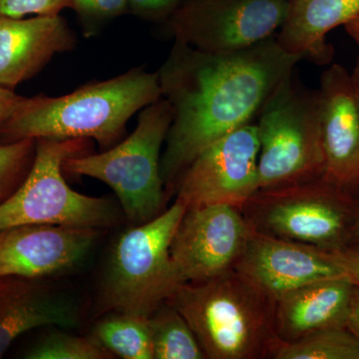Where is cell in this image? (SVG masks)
<instances>
[{"label":"cell","mask_w":359,"mask_h":359,"mask_svg":"<svg viewBox=\"0 0 359 359\" xmlns=\"http://www.w3.org/2000/svg\"><path fill=\"white\" fill-rule=\"evenodd\" d=\"M154 359H205L185 318L165 302L149 316Z\"/></svg>","instance_id":"ffe728a7"},{"label":"cell","mask_w":359,"mask_h":359,"mask_svg":"<svg viewBox=\"0 0 359 359\" xmlns=\"http://www.w3.org/2000/svg\"><path fill=\"white\" fill-rule=\"evenodd\" d=\"M25 97L16 95L6 87L0 86V130L13 116Z\"/></svg>","instance_id":"83f0119b"},{"label":"cell","mask_w":359,"mask_h":359,"mask_svg":"<svg viewBox=\"0 0 359 359\" xmlns=\"http://www.w3.org/2000/svg\"><path fill=\"white\" fill-rule=\"evenodd\" d=\"M98 229L28 224L0 230V276L46 278L83 263Z\"/></svg>","instance_id":"7c38bea8"},{"label":"cell","mask_w":359,"mask_h":359,"mask_svg":"<svg viewBox=\"0 0 359 359\" xmlns=\"http://www.w3.org/2000/svg\"><path fill=\"white\" fill-rule=\"evenodd\" d=\"M186 211V205L176 201L156 218L118 238L101 283V313L149 318L173 294L180 283L170 248Z\"/></svg>","instance_id":"277c9868"},{"label":"cell","mask_w":359,"mask_h":359,"mask_svg":"<svg viewBox=\"0 0 359 359\" xmlns=\"http://www.w3.org/2000/svg\"><path fill=\"white\" fill-rule=\"evenodd\" d=\"M250 231L242 212L233 205L187 210L170 248L180 285L203 282L235 269Z\"/></svg>","instance_id":"8fae6325"},{"label":"cell","mask_w":359,"mask_h":359,"mask_svg":"<svg viewBox=\"0 0 359 359\" xmlns=\"http://www.w3.org/2000/svg\"><path fill=\"white\" fill-rule=\"evenodd\" d=\"M235 269L273 301L302 285L346 276L328 250L252 230Z\"/></svg>","instance_id":"4fadbf2b"},{"label":"cell","mask_w":359,"mask_h":359,"mask_svg":"<svg viewBox=\"0 0 359 359\" xmlns=\"http://www.w3.org/2000/svg\"><path fill=\"white\" fill-rule=\"evenodd\" d=\"M161 98L158 73L136 68L67 95L25 98L0 133L7 142L94 139L107 148L122 136L135 113Z\"/></svg>","instance_id":"7a4b0ae2"},{"label":"cell","mask_w":359,"mask_h":359,"mask_svg":"<svg viewBox=\"0 0 359 359\" xmlns=\"http://www.w3.org/2000/svg\"><path fill=\"white\" fill-rule=\"evenodd\" d=\"M302 60L276 35L233 52L210 53L176 41L158 71L171 126L160 161L165 191L175 192L194 160L219 139L254 122L264 102Z\"/></svg>","instance_id":"6da1fadb"},{"label":"cell","mask_w":359,"mask_h":359,"mask_svg":"<svg viewBox=\"0 0 359 359\" xmlns=\"http://www.w3.org/2000/svg\"><path fill=\"white\" fill-rule=\"evenodd\" d=\"M356 207L349 191L321 178L259 190L240 210L257 233L330 252L346 247Z\"/></svg>","instance_id":"ba28073f"},{"label":"cell","mask_w":359,"mask_h":359,"mask_svg":"<svg viewBox=\"0 0 359 359\" xmlns=\"http://www.w3.org/2000/svg\"><path fill=\"white\" fill-rule=\"evenodd\" d=\"M130 11L142 20L169 18L183 0H128Z\"/></svg>","instance_id":"484cf974"},{"label":"cell","mask_w":359,"mask_h":359,"mask_svg":"<svg viewBox=\"0 0 359 359\" xmlns=\"http://www.w3.org/2000/svg\"><path fill=\"white\" fill-rule=\"evenodd\" d=\"M359 15V0H294L276 35L283 50L316 65H328L334 49L328 33Z\"/></svg>","instance_id":"ac0fdd59"},{"label":"cell","mask_w":359,"mask_h":359,"mask_svg":"<svg viewBox=\"0 0 359 359\" xmlns=\"http://www.w3.org/2000/svg\"><path fill=\"white\" fill-rule=\"evenodd\" d=\"M70 7L82 18L102 20L129 13L128 0H70Z\"/></svg>","instance_id":"d4e9b609"},{"label":"cell","mask_w":359,"mask_h":359,"mask_svg":"<svg viewBox=\"0 0 359 359\" xmlns=\"http://www.w3.org/2000/svg\"><path fill=\"white\" fill-rule=\"evenodd\" d=\"M285 0H187L170 16L176 41L210 52L248 48L273 36L290 11Z\"/></svg>","instance_id":"9c48e42d"},{"label":"cell","mask_w":359,"mask_h":359,"mask_svg":"<svg viewBox=\"0 0 359 359\" xmlns=\"http://www.w3.org/2000/svg\"><path fill=\"white\" fill-rule=\"evenodd\" d=\"M259 190L321 179L320 96L295 80L294 72L271 94L257 115Z\"/></svg>","instance_id":"8992f818"},{"label":"cell","mask_w":359,"mask_h":359,"mask_svg":"<svg viewBox=\"0 0 359 359\" xmlns=\"http://www.w3.org/2000/svg\"><path fill=\"white\" fill-rule=\"evenodd\" d=\"M166 302L185 318L207 358H275L282 346L275 301L238 269L182 283Z\"/></svg>","instance_id":"3957f363"},{"label":"cell","mask_w":359,"mask_h":359,"mask_svg":"<svg viewBox=\"0 0 359 359\" xmlns=\"http://www.w3.org/2000/svg\"><path fill=\"white\" fill-rule=\"evenodd\" d=\"M74 46V35L59 15L27 20L0 15V86H16L55 54Z\"/></svg>","instance_id":"2e32d148"},{"label":"cell","mask_w":359,"mask_h":359,"mask_svg":"<svg viewBox=\"0 0 359 359\" xmlns=\"http://www.w3.org/2000/svg\"><path fill=\"white\" fill-rule=\"evenodd\" d=\"M35 144V139L0 144V205L20 188L29 172Z\"/></svg>","instance_id":"603a6c76"},{"label":"cell","mask_w":359,"mask_h":359,"mask_svg":"<svg viewBox=\"0 0 359 359\" xmlns=\"http://www.w3.org/2000/svg\"><path fill=\"white\" fill-rule=\"evenodd\" d=\"M346 327L353 332L359 339V287L351 302V309L347 316Z\"/></svg>","instance_id":"f1b7e54d"},{"label":"cell","mask_w":359,"mask_h":359,"mask_svg":"<svg viewBox=\"0 0 359 359\" xmlns=\"http://www.w3.org/2000/svg\"><path fill=\"white\" fill-rule=\"evenodd\" d=\"M28 359H110L114 355L93 337L53 332L39 340L25 353Z\"/></svg>","instance_id":"7402d4cb"},{"label":"cell","mask_w":359,"mask_h":359,"mask_svg":"<svg viewBox=\"0 0 359 359\" xmlns=\"http://www.w3.org/2000/svg\"><path fill=\"white\" fill-rule=\"evenodd\" d=\"M358 290L347 276L327 278L285 292L275 301V327L283 344L323 328L346 325Z\"/></svg>","instance_id":"e0dca14e"},{"label":"cell","mask_w":359,"mask_h":359,"mask_svg":"<svg viewBox=\"0 0 359 359\" xmlns=\"http://www.w3.org/2000/svg\"><path fill=\"white\" fill-rule=\"evenodd\" d=\"M346 248L359 250V204L356 207L353 226H351V233H349L348 241H347Z\"/></svg>","instance_id":"f546056e"},{"label":"cell","mask_w":359,"mask_h":359,"mask_svg":"<svg viewBox=\"0 0 359 359\" xmlns=\"http://www.w3.org/2000/svg\"><path fill=\"white\" fill-rule=\"evenodd\" d=\"M79 309L45 278L0 276V358L21 334L41 327L79 325Z\"/></svg>","instance_id":"9a60e30c"},{"label":"cell","mask_w":359,"mask_h":359,"mask_svg":"<svg viewBox=\"0 0 359 359\" xmlns=\"http://www.w3.org/2000/svg\"><path fill=\"white\" fill-rule=\"evenodd\" d=\"M285 1H294V0H285Z\"/></svg>","instance_id":"d6a6232c"},{"label":"cell","mask_w":359,"mask_h":359,"mask_svg":"<svg viewBox=\"0 0 359 359\" xmlns=\"http://www.w3.org/2000/svg\"><path fill=\"white\" fill-rule=\"evenodd\" d=\"M66 7H70V0H0V15L11 18L30 14L55 16Z\"/></svg>","instance_id":"cb8c5ba5"},{"label":"cell","mask_w":359,"mask_h":359,"mask_svg":"<svg viewBox=\"0 0 359 359\" xmlns=\"http://www.w3.org/2000/svg\"><path fill=\"white\" fill-rule=\"evenodd\" d=\"M259 133L248 123L203 151L180 177L176 201L187 210L209 205L238 209L259 191Z\"/></svg>","instance_id":"30bf717a"},{"label":"cell","mask_w":359,"mask_h":359,"mask_svg":"<svg viewBox=\"0 0 359 359\" xmlns=\"http://www.w3.org/2000/svg\"><path fill=\"white\" fill-rule=\"evenodd\" d=\"M172 119L171 106L162 97L144 108L128 138L100 154L67 158L63 170L109 186L134 226L151 221L163 212L167 200L161 177L160 152Z\"/></svg>","instance_id":"5b68a950"},{"label":"cell","mask_w":359,"mask_h":359,"mask_svg":"<svg viewBox=\"0 0 359 359\" xmlns=\"http://www.w3.org/2000/svg\"><path fill=\"white\" fill-rule=\"evenodd\" d=\"M354 85H355L356 89H358L359 93V57L358 63H356L355 69L353 71V74H351Z\"/></svg>","instance_id":"1f68e13d"},{"label":"cell","mask_w":359,"mask_h":359,"mask_svg":"<svg viewBox=\"0 0 359 359\" xmlns=\"http://www.w3.org/2000/svg\"><path fill=\"white\" fill-rule=\"evenodd\" d=\"M92 337L113 355L124 359H154L149 318L117 311L106 313Z\"/></svg>","instance_id":"d6986e66"},{"label":"cell","mask_w":359,"mask_h":359,"mask_svg":"<svg viewBox=\"0 0 359 359\" xmlns=\"http://www.w3.org/2000/svg\"><path fill=\"white\" fill-rule=\"evenodd\" d=\"M346 32L359 45V15L346 26Z\"/></svg>","instance_id":"4dcf8cb0"},{"label":"cell","mask_w":359,"mask_h":359,"mask_svg":"<svg viewBox=\"0 0 359 359\" xmlns=\"http://www.w3.org/2000/svg\"><path fill=\"white\" fill-rule=\"evenodd\" d=\"M330 252L346 275L359 287V250L344 248Z\"/></svg>","instance_id":"4316f807"},{"label":"cell","mask_w":359,"mask_h":359,"mask_svg":"<svg viewBox=\"0 0 359 359\" xmlns=\"http://www.w3.org/2000/svg\"><path fill=\"white\" fill-rule=\"evenodd\" d=\"M86 139H36L32 168L22 184L0 205V230L28 224L102 229L114 226L121 212L108 198L72 190L63 177V163L83 154Z\"/></svg>","instance_id":"52a82bcc"},{"label":"cell","mask_w":359,"mask_h":359,"mask_svg":"<svg viewBox=\"0 0 359 359\" xmlns=\"http://www.w3.org/2000/svg\"><path fill=\"white\" fill-rule=\"evenodd\" d=\"M320 96L323 179L351 191L359 187V93L344 66L323 73Z\"/></svg>","instance_id":"5bb4252c"},{"label":"cell","mask_w":359,"mask_h":359,"mask_svg":"<svg viewBox=\"0 0 359 359\" xmlns=\"http://www.w3.org/2000/svg\"><path fill=\"white\" fill-rule=\"evenodd\" d=\"M273 359H359V339L346 325L323 328L283 344Z\"/></svg>","instance_id":"44dd1931"}]
</instances>
